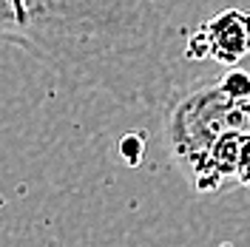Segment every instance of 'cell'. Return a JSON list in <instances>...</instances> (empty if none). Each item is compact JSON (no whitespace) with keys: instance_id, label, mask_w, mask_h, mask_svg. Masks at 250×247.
I'll return each instance as SVG.
<instances>
[{"instance_id":"3957f363","label":"cell","mask_w":250,"mask_h":247,"mask_svg":"<svg viewBox=\"0 0 250 247\" xmlns=\"http://www.w3.org/2000/svg\"><path fill=\"white\" fill-rule=\"evenodd\" d=\"M250 54V12L225 9L185 40V57L213 60L219 65H239Z\"/></svg>"},{"instance_id":"277c9868","label":"cell","mask_w":250,"mask_h":247,"mask_svg":"<svg viewBox=\"0 0 250 247\" xmlns=\"http://www.w3.org/2000/svg\"><path fill=\"white\" fill-rule=\"evenodd\" d=\"M216 82L225 88V94L233 97V100H248L250 97V74L242 71V68H236V65H230Z\"/></svg>"},{"instance_id":"5b68a950","label":"cell","mask_w":250,"mask_h":247,"mask_svg":"<svg viewBox=\"0 0 250 247\" xmlns=\"http://www.w3.org/2000/svg\"><path fill=\"white\" fill-rule=\"evenodd\" d=\"M233 179H236V185L250 187V134L242 137V148H239V162H236Z\"/></svg>"},{"instance_id":"6da1fadb","label":"cell","mask_w":250,"mask_h":247,"mask_svg":"<svg viewBox=\"0 0 250 247\" xmlns=\"http://www.w3.org/2000/svg\"><path fill=\"white\" fill-rule=\"evenodd\" d=\"M188 0H0V43L54 77L131 108L176 91L179 12Z\"/></svg>"},{"instance_id":"7a4b0ae2","label":"cell","mask_w":250,"mask_h":247,"mask_svg":"<svg viewBox=\"0 0 250 247\" xmlns=\"http://www.w3.org/2000/svg\"><path fill=\"white\" fill-rule=\"evenodd\" d=\"M222 134H250V97L233 100L219 82H208L165 105V139L173 165L190 182L205 154Z\"/></svg>"}]
</instances>
